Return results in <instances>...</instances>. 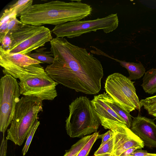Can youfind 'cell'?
<instances>
[{"label":"cell","mask_w":156,"mask_h":156,"mask_svg":"<svg viewBox=\"0 0 156 156\" xmlns=\"http://www.w3.org/2000/svg\"><path fill=\"white\" fill-rule=\"evenodd\" d=\"M54 58L45 69L50 76L60 84L77 92L95 94L101 89L104 76L101 62L85 48L56 37L50 41Z\"/></svg>","instance_id":"6da1fadb"},{"label":"cell","mask_w":156,"mask_h":156,"mask_svg":"<svg viewBox=\"0 0 156 156\" xmlns=\"http://www.w3.org/2000/svg\"><path fill=\"white\" fill-rule=\"evenodd\" d=\"M92 8L81 0L66 2L52 1L32 5L23 15L20 21L24 24L36 26L55 25L80 20L90 16Z\"/></svg>","instance_id":"7a4b0ae2"},{"label":"cell","mask_w":156,"mask_h":156,"mask_svg":"<svg viewBox=\"0 0 156 156\" xmlns=\"http://www.w3.org/2000/svg\"><path fill=\"white\" fill-rule=\"evenodd\" d=\"M69 108L65 128L70 137L82 138L97 132L101 122L88 98H77L69 105Z\"/></svg>","instance_id":"3957f363"},{"label":"cell","mask_w":156,"mask_h":156,"mask_svg":"<svg viewBox=\"0 0 156 156\" xmlns=\"http://www.w3.org/2000/svg\"><path fill=\"white\" fill-rule=\"evenodd\" d=\"M43 110L42 101L32 96L22 97L17 103L6 139L21 146L36 120Z\"/></svg>","instance_id":"277c9868"},{"label":"cell","mask_w":156,"mask_h":156,"mask_svg":"<svg viewBox=\"0 0 156 156\" xmlns=\"http://www.w3.org/2000/svg\"><path fill=\"white\" fill-rule=\"evenodd\" d=\"M21 94L37 97L41 100H53L57 96L58 84L46 72L40 64L26 67L18 76Z\"/></svg>","instance_id":"5b68a950"},{"label":"cell","mask_w":156,"mask_h":156,"mask_svg":"<svg viewBox=\"0 0 156 156\" xmlns=\"http://www.w3.org/2000/svg\"><path fill=\"white\" fill-rule=\"evenodd\" d=\"M134 83L118 73L109 75L105 83L106 93L116 105L129 113L135 109L140 111L141 107Z\"/></svg>","instance_id":"8992f818"},{"label":"cell","mask_w":156,"mask_h":156,"mask_svg":"<svg viewBox=\"0 0 156 156\" xmlns=\"http://www.w3.org/2000/svg\"><path fill=\"white\" fill-rule=\"evenodd\" d=\"M118 25L117 14H111L101 18L75 21L58 24L51 32L56 37L71 38L98 30H102L104 33H108L115 30Z\"/></svg>","instance_id":"52a82bcc"},{"label":"cell","mask_w":156,"mask_h":156,"mask_svg":"<svg viewBox=\"0 0 156 156\" xmlns=\"http://www.w3.org/2000/svg\"><path fill=\"white\" fill-rule=\"evenodd\" d=\"M12 35L11 48L5 50L10 53L27 54L52 39L51 31L48 28L26 24L12 33Z\"/></svg>","instance_id":"ba28073f"},{"label":"cell","mask_w":156,"mask_h":156,"mask_svg":"<svg viewBox=\"0 0 156 156\" xmlns=\"http://www.w3.org/2000/svg\"><path fill=\"white\" fill-rule=\"evenodd\" d=\"M16 79L5 75L0 79V131L5 133L11 124L21 95Z\"/></svg>","instance_id":"9c48e42d"},{"label":"cell","mask_w":156,"mask_h":156,"mask_svg":"<svg viewBox=\"0 0 156 156\" xmlns=\"http://www.w3.org/2000/svg\"><path fill=\"white\" fill-rule=\"evenodd\" d=\"M109 98L108 95L104 93L94 96L91 101L101 124L105 129L109 130L119 125L126 126L124 120L111 106Z\"/></svg>","instance_id":"30bf717a"},{"label":"cell","mask_w":156,"mask_h":156,"mask_svg":"<svg viewBox=\"0 0 156 156\" xmlns=\"http://www.w3.org/2000/svg\"><path fill=\"white\" fill-rule=\"evenodd\" d=\"M113 133V156H120L127 149L133 147H144L142 141L127 127L119 125L110 129Z\"/></svg>","instance_id":"8fae6325"},{"label":"cell","mask_w":156,"mask_h":156,"mask_svg":"<svg viewBox=\"0 0 156 156\" xmlns=\"http://www.w3.org/2000/svg\"><path fill=\"white\" fill-rule=\"evenodd\" d=\"M41 63L27 54L9 53L0 47V65L3 68L4 75H9L14 77L22 68L32 64Z\"/></svg>","instance_id":"7c38bea8"},{"label":"cell","mask_w":156,"mask_h":156,"mask_svg":"<svg viewBox=\"0 0 156 156\" xmlns=\"http://www.w3.org/2000/svg\"><path fill=\"white\" fill-rule=\"evenodd\" d=\"M130 129L142 141L144 146L156 148V125L154 119L139 114L132 119Z\"/></svg>","instance_id":"4fadbf2b"},{"label":"cell","mask_w":156,"mask_h":156,"mask_svg":"<svg viewBox=\"0 0 156 156\" xmlns=\"http://www.w3.org/2000/svg\"><path fill=\"white\" fill-rule=\"evenodd\" d=\"M93 53L98 55L105 56L119 62L123 67L128 71L129 76L128 78L131 80L138 79L142 77L146 73V69L143 65L141 63H135L127 62L112 58L101 50L97 48Z\"/></svg>","instance_id":"5bb4252c"},{"label":"cell","mask_w":156,"mask_h":156,"mask_svg":"<svg viewBox=\"0 0 156 156\" xmlns=\"http://www.w3.org/2000/svg\"><path fill=\"white\" fill-rule=\"evenodd\" d=\"M141 86L146 93L151 94L156 93V68L146 72Z\"/></svg>","instance_id":"9a60e30c"},{"label":"cell","mask_w":156,"mask_h":156,"mask_svg":"<svg viewBox=\"0 0 156 156\" xmlns=\"http://www.w3.org/2000/svg\"><path fill=\"white\" fill-rule=\"evenodd\" d=\"M46 48H42L35 50V52L30 53L27 54L31 58L42 63L49 65L52 64L54 60V55L51 51H45Z\"/></svg>","instance_id":"2e32d148"},{"label":"cell","mask_w":156,"mask_h":156,"mask_svg":"<svg viewBox=\"0 0 156 156\" xmlns=\"http://www.w3.org/2000/svg\"><path fill=\"white\" fill-rule=\"evenodd\" d=\"M92 135L85 136L73 144L69 150L66 151L63 156H77L87 142L91 137Z\"/></svg>","instance_id":"e0dca14e"},{"label":"cell","mask_w":156,"mask_h":156,"mask_svg":"<svg viewBox=\"0 0 156 156\" xmlns=\"http://www.w3.org/2000/svg\"><path fill=\"white\" fill-rule=\"evenodd\" d=\"M140 103L149 114L156 118V95L142 99Z\"/></svg>","instance_id":"ac0fdd59"},{"label":"cell","mask_w":156,"mask_h":156,"mask_svg":"<svg viewBox=\"0 0 156 156\" xmlns=\"http://www.w3.org/2000/svg\"><path fill=\"white\" fill-rule=\"evenodd\" d=\"M113 136L102 145L100 146L94 152V156H113Z\"/></svg>","instance_id":"d6986e66"},{"label":"cell","mask_w":156,"mask_h":156,"mask_svg":"<svg viewBox=\"0 0 156 156\" xmlns=\"http://www.w3.org/2000/svg\"><path fill=\"white\" fill-rule=\"evenodd\" d=\"M33 2L32 0H19L15 4L9 6V8H15L16 13V16H21L32 5Z\"/></svg>","instance_id":"ffe728a7"},{"label":"cell","mask_w":156,"mask_h":156,"mask_svg":"<svg viewBox=\"0 0 156 156\" xmlns=\"http://www.w3.org/2000/svg\"><path fill=\"white\" fill-rule=\"evenodd\" d=\"M109 100L112 107L124 120L127 127L130 128L132 119L131 116L129 113L124 111L116 105L110 97Z\"/></svg>","instance_id":"44dd1931"},{"label":"cell","mask_w":156,"mask_h":156,"mask_svg":"<svg viewBox=\"0 0 156 156\" xmlns=\"http://www.w3.org/2000/svg\"><path fill=\"white\" fill-rule=\"evenodd\" d=\"M40 124V122L37 119L28 133L26 139V141L22 150L23 156L26 155L28 151L34 133Z\"/></svg>","instance_id":"7402d4cb"},{"label":"cell","mask_w":156,"mask_h":156,"mask_svg":"<svg viewBox=\"0 0 156 156\" xmlns=\"http://www.w3.org/2000/svg\"><path fill=\"white\" fill-rule=\"evenodd\" d=\"M98 132L92 134V136L82 148L77 156H88L94 143L98 139Z\"/></svg>","instance_id":"603a6c76"},{"label":"cell","mask_w":156,"mask_h":156,"mask_svg":"<svg viewBox=\"0 0 156 156\" xmlns=\"http://www.w3.org/2000/svg\"><path fill=\"white\" fill-rule=\"evenodd\" d=\"M24 24L18 20L16 17L12 18L9 22L5 34L8 32L12 33L23 26Z\"/></svg>","instance_id":"cb8c5ba5"},{"label":"cell","mask_w":156,"mask_h":156,"mask_svg":"<svg viewBox=\"0 0 156 156\" xmlns=\"http://www.w3.org/2000/svg\"><path fill=\"white\" fill-rule=\"evenodd\" d=\"M16 10L14 7H10L5 9L0 19V25L9 19L17 17Z\"/></svg>","instance_id":"d4e9b609"},{"label":"cell","mask_w":156,"mask_h":156,"mask_svg":"<svg viewBox=\"0 0 156 156\" xmlns=\"http://www.w3.org/2000/svg\"><path fill=\"white\" fill-rule=\"evenodd\" d=\"M12 33L8 32L2 40L0 41L1 46L5 50H9L11 48L12 43Z\"/></svg>","instance_id":"484cf974"},{"label":"cell","mask_w":156,"mask_h":156,"mask_svg":"<svg viewBox=\"0 0 156 156\" xmlns=\"http://www.w3.org/2000/svg\"><path fill=\"white\" fill-rule=\"evenodd\" d=\"M113 136V132L111 130H109L105 133L99 135L98 139L101 138L102 139V141L100 146L102 145L106 141L110 139Z\"/></svg>","instance_id":"4316f807"},{"label":"cell","mask_w":156,"mask_h":156,"mask_svg":"<svg viewBox=\"0 0 156 156\" xmlns=\"http://www.w3.org/2000/svg\"><path fill=\"white\" fill-rule=\"evenodd\" d=\"M11 19L0 25V41L2 40L5 35L9 22Z\"/></svg>","instance_id":"83f0119b"},{"label":"cell","mask_w":156,"mask_h":156,"mask_svg":"<svg viewBox=\"0 0 156 156\" xmlns=\"http://www.w3.org/2000/svg\"><path fill=\"white\" fill-rule=\"evenodd\" d=\"M155 153H148L147 151L141 149L137 150L129 156H148L154 155Z\"/></svg>","instance_id":"f1b7e54d"},{"label":"cell","mask_w":156,"mask_h":156,"mask_svg":"<svg viewBox=\"0 0 156 156\" xmlns=\"http://www.w3.org/2000/svg\"><path fill=\"white\" fill-rule=\"evenodd\" d=\"M143 148L140 146H136L129 148L123 152L120 156H129L137 150L141 149Z\"/></svg>","instance_id":"f546056e"},{"label":"cell","mask_w":156,"mask_h":156,"mask_svg":"<svg viewBox=\"0 0 156 156\" xmlns=\"http://www.w3.org/2000/svg\"><path fill=\"white\" fill-rule=\"evenodd\" d=\"M156 156V154H155L154 155H151V156Z\"/></svg>","instance_id":"4dcf8cb0"}]
</instances>
